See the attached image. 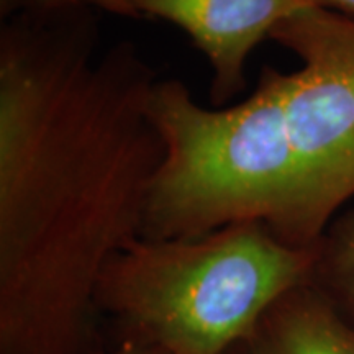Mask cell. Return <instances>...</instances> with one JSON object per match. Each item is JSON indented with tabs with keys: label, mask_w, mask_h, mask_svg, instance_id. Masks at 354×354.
Returning <instances> with one entry per match:
<instances>
[{
	"label": "cell",
	"mask_w": 354,
	"mask_h": 354,
	"mask_svg": "<svg viewBox=\"0 0 354 354\" xmlns=\"http://www.w3.org/2000/svg\"><path fill=\"white\" fill-rule=\"evenodd\" d=\"M136 44L97 10L25 3L0 30V354L100 348L95 290L141 238L165 143Z\"/></svg>",
	"instance_id": "obj_1"
},
{
	"label": "cell",
	"mask_w": 354,
	"mask_h": 354,
	"mask_svg": "<svg viewBox=\"0 0 354 354\" xmlns=\"http://www.w3.org/2000/svg\"><path fill=\"white\" fill-rule=\"evenodd\" d=\"M284 88L286 73L264 66L250 97L207 109L179 79L154 82L149 115L165 158L149 190L141 238L185 240L259 221L287 245L317 246L305 218Z\"/></svg>",
	"instance_id": "obj_2"
},
{
	"label": "cell",
	"mask_w": 354,
	"mask_h": 354,
	"mask_svg": "<svg viewBox=\"0 0 354 354\" xmlns=\"http://www.w3.org/2000/svg\"><path fill=\"white\" fill-rule=\"evenodd\" d=\"M315 248L284 243L259 221L198 238H138L105 266L95 308L117 343L167 354H225L276 300L312 279Z\"/></svg>",
	"instance_id": "obj_3"
},
{
	"label": "cell",
	"mask_w": 354,
	"mask_h": 354,
	"mask_svg": "<svg viewBox=\"0 0 354 354\" xmlns=\"http://www.w3.org/2000/svg\"><path fill=\"white\" fill-rule=\"evenodd\" d=\"M269 38L300 59L297 71L286 73L284 112L308 234L318 245L335 212L354 197V19L310 7Z\"/></svg>",
	"instance_id": "obj_4"
},
{
	"label": "cell",
	"mask_w": 354,
	"mask_h": 354,
	"mask_svg": "<svg viewBox=\"0 0 354 354\" xmlns=\"http://www.w3.org/2000/svg\"><path fill=\"white\" fill-rule=\"evenodd\" d=\"M136 17H154L179 26L212 68L210 97L227 104L245 91L246 64L261 41L295 13L323 6L320 0H127Z\"/></svg>",
	"instance_id": "obj_5"
},
{
	"label": "cell",
	"mask_w": 354,
	"mask_h": 354,
	"mask_svg": "<svg viewBox=\"0 0 354 354\" xmlns=\"http://www.w3.org/2000/svg\"><path fill=\"white\" fill-rule=\"evenodd\" d=\"M225 354H354V323L308 281L281 295Z\"/></svg>",
	"instance_id": "obj_6"
},
{
	"label": "cell",
	"mask_w": 354,
	"mask_h": 354,
	"mask_svg": "<svg viewBox=\"0 0 354 354\" xmlns=\"http://www.w3.org/2000/svg\"><path fill=\"white\" fill-rule=\"evenodd\" d=\"M310 281L354 323V212L331 221L318 241Z\"/></svg>",
	"instance_id": "obj_7"
},
{
	"label": "cell",
	"mask_w": 354,
	"mask_h": 354,
	"mask_svg": "<svg viewBox=\"0 0 354 354\" xmlns=\"http://www.w3.org/2000/svg\"><path fill=\"white\" fill-rule=\"evenodd\" d=\"M26 3L43 8L87 7L94 8L97 12H107L112 13V15L127 17V19H138L136 13L127 3V0H26Z\"/></svg>",
	"instance_id": "obj_8"
},
{
	"label": "cell",
	"mask_w": 354,
	"mask_h": 354,
	"mask_svg": "<svg viewBox=\"0 0 354 354\" xmlns=\"http://www.w3.org/2000/svg\"><path fill=\"white\" fill-rule=\"evenodd\" d=\"M88 354H167L154 346H145V344L135 343H115L113 348H97Z\"/></svg>",
	"instance_id": "obj_9"
},
{
	"label": "cell",
	"mask_w": 354,
	"mask_h": 354,
	"mask_svg": "<svg viewBox=\"0 0 354 354\" xmlns=\"http://www.w3.org/2000/svg\"><path fill=\"white\" fill-rule=\"evenodd\" d=\"M320 2L326 7L335 6V7H339L342 10L348 12V13H354V0H320Z\"/></svg>",
	"instance_id": "obj_10"
}]
</instances>
